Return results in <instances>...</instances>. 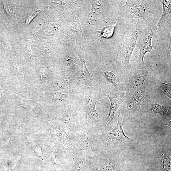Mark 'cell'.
I'll return each mask as SVG.
<instances>
[{
    "label": "cell",
    "mask_w": 171,
    "mask_h": 171,
    "mask_svg": "<svg viewBox=\"0 0 171 171\" xmlns=\"http://www.w3.org/2000/svg\"><path fill=\"white\" fill-rule=\"evenodd\" d=\"M60 141L65 148L75 151H80L77 134H74L66 128L65 125L58 128Z\"/></svg>",
    "instance_id": "6"
},
{
    "label": "cell",
    "mask_w": 171,
    "mask_h": 171,
    "mask_svg": "<svg viewBox=\"0 0 171 171\" xmlns=\"http://www.w3.org/2000/svg\"><path fill=\"white\" fill-rule=\"evenodd\" d=\"M146 96L145 92H140L138 93L129 102L127 108L129 113L135 112L139 108Z\"/></svg>",
    "instance_id": "13"
},
{
    "label": "cell",
    "mask_w": 171,
    "mask_h": 171,
    "mask_svg": "<svg viewBox=\"0 0 171 171\" xmlns=\"http://www.w3.org/2000/svg\"><path fill=\"white\" fill-rule=\"evenodd\" d=\"M162 14L157 24L158 29L164 28L165 24H168L171 29V1L162 0Z\"/></svg>",
    "instance_id": "11"
},
{
    "label": "cell",
    "mask_w": 171,
    "mask_h": 171,
    "mask_svg": "<svg viewBox=\"0 0 171 171\" xmlns=\"http://www.w3.org/2000/svg\"><path fill=\"white\" fill-rule=\"evenodd\" d=\"M161 160L163 171H171V159L170 157L164 156Z\"/></svg>",
    "instance_id": "17"
},
{
    "label": "cell",
    "mask_w": 171,
    "mask_h": 171,
    "mask_svg": "<svg viewBox=\"0 0 171 171\" xmlns=\"http://www.w3.org/2000/svg\"><path fill=\"white\" fill-rule=\"evenodd\" d=\"M119 7L118 21L126 22L132 19L143 21L149 27L157 24L162 13L161 1L122 0L117 1Z\"/></svg>",
    "instance_id": "1"
},
{
    "label": "cell",
    "mask_w": 171,
    "mask_h": 171,
    "mask_svg": "<svg viewBox=\"0 0 171 171\" xmlns=\"http://www.w3.org/2000/svg\"><path fill=\"white\" fill-rule=\"evenodd\" d=\"M35 151L36 155L40 157H42L43 152L42 149L40 146L37 147L35 150Z\"/></svg>",
    "instance_id": "22"
},
{
    "label": "cell",
    "mask_w": 171,
    "mask_h": 171,
    "mask_svg": "<svg viewBox=\"0 0 171 171\" xmlns=\"http://www.w3.org/2000/svg\"><path fill=\"white\" fill-rule=\"evenodd\" d=\"M97 130L93 124L84 127L77 134L79 144L80 151L99 154L100 151L94 143L93 139L94 132Z\"/></svg>",
    "instance_id": "5"
},
{
    "label": "cell",
    "mask_w": 171,
    "mask_h": 171,
    "mask_svg": "<svg viewBox=\"0 0 171 171\" xmlns=\"http://www.w3.org/2000/svg\"><path fill=\"white\" fill-rule=\"evenodd\" d=\"M163 109V115L170 116L171 115V107L167 102L165 101L162 104Z\"/></svg>",
    "instance_id": "19"
},
{
    "label": "cell",
    "mask_w": 171,
    "mask_h": 171,
    "mask_svg": "<svg viewBox=\"0 0 171 171\" xmlns=\"http://www.w3.org/2000/svg\"><path fill=\"white\" fill-rule=\"evenodd\" d=\"M8 169V166L7 163H5L3 165V171H7Z\"/></svg>",
    "instance_id": "23"
},
{
    "label": "cell",
    "mask_w": 171,
    "mask_h": 171,
    "mask_svg": "<svg viewBox=\"0 0 171 171\" xmlns=\"http://www.w3.org/2000/svg\"><path fill=\"white\" fill-rule=\"evenodd\" d=\"M84 97L85 112L94 124V123L101 118V116L96 110V106L97 104H102V102L101 100L95 97L90 92L85 94Z\"/></svg>",
    "instance_id": "8"
},
{
    "label": "cell",
    "mask_w": 171,
    "mask_h": 171,
    "mask_svg": "<svg viewBox=\"0 0 171 171\" xmlns=\"http://www.w3.org/2000/svg\"><path fill=\"white\" fill-rule=\"evenodd\" d=\"M147 26L144 21L139 19H132L129 21L126 37L122 43L119 50L126 65L130 64L138 38Z\"/></svg>",
    "instance_id": "3"
},
{
    "label": "cell",
    "mask_w": 171,
    "mask_h": 171,
    "mask_svg": "<svg viewBox=\"0 0 171 171\" xmlns=\"http://www.w3.org/2000/svg\"><path fill=\"white\" fill-rule=\"evenodd\" d=\"M40 12V11L39 10L34 11L31 15L28 17L25 21L26 24L27 25L29 24Z\"/></svg>",
    "instance_id": "20"
},
{
    "label": "cell",
    "mask_w": 171,
    "mask_h": 171,
    "mask_svg": "<svg viewBox=\"0 0 171 171\" xmlns=\"http://www.w3.org/2000/svg\"><path fill=\"white\" fill-rule=\"evenodd\" d=\"M117 124L113 129L107 133H99L95 131L93 139L95 145L99 151L116 149L121 146L130 143L131 139L127 136L123 131L124 125L120 111L118 114Z\"/></svg>",
    "instance_id": "2"
},
{
    "label": "cell",
    "mask_w": 171,
    "mask_h": 171,
    "mask_svg": "<svg viewBox=\"0 0 171 171\" xmlns=\"http://www.w3.org/2000/svg\"><path fill=\"white\" fill-rule=\"evenodd\" d=\"M107 1H94L89 17L91 23H101L106 22V6Z\"/></svg>",
    "instance_id": "9"
},
{
    "label": "cell",
    "mask_w": 171,
    "mask_h": 171,
    "mask_svg": "<svg viewBox=\"0 0 171 171\" xmlns=\"http://www.w3.org/2000/svg\"><path fill=\"white\" fill-rule=\"evenodd\" d=\"M117 23V22H116L114 24L110 25L104 27L100 32L101 35L93 42L102 37L109 39L112 37L113 34Z\"/></svg>",
    "instance_id": "14"
},
{
    "label": "cell",
    "mask_w": 171,
    "mask_h": 171,
    "mask_svg": "<svg viewBox=\"0 0 171 171\" xmlns=\"http://www.w3.org/2000/svg\"><path fill=\"white\" fill-rule=\"evenodd\" d=\"M6 7V10L7 13L10 15H14L15 13V9L14 6L11 5H8Z\"/></svg>",
    "instance_id": "21"
},
{
    "label": "cell",
    "mask_w": 171,
    "mask_h": 171,
    "mask_svg": "<svg viewBox=\"0 0 171 171\" xmlns=\"http://www.w3.org/2000/svg\"><path fill=\"white\" fill-rule=\"evenodd\" d=\"M108 97L110 102L108 115L104 122V128L107 129L111 127L113 124V121L116 113L119 108L121 104L125 100L122 97L115 92H110L108 94H104Z\"/></svg>",
    "instance_id": "7"
},
{
    "label": "cell",
    "mask_w": 171,
    "mask_h": 171,
    "mask_svg": "<svg viewBox=\"0 0 171 171\" xmlns=\"http://www.w3.org/2000/svg\"><path fill=\"white\" fill-rule=\"evenodd\" d=\"M81 62L80 74L76 86L84 85L89 88L94 87L95 84L93 78L89 72L86 63L84 52L81 51L78 53Z\"/></svg>",
    "instance_id": "10"
},
{
    "label": "cell",
    "mask_w": 171,
    "mask_h": 171,
    "mask_svg": "<svg viewBox=\"0 0 171 171\" xmlns=\"http://www.w3.org/2000/svg\"><path fill=\"white\" fill-rule=\"evenodd\" d=\"M164 124L165 125L169 126V127H171V120H169L168 121H165L164 123Z\"/></svg>",
    "instance_id": "24"
},
{
    "label": "cell",
    "mask_w": 171,
    "mask_h": 171,
    "mask_svg": "<svg viewBox=\"0 0 171 171\" xmlns=\"http://www.w3.org/2000/svg\"><path fill=\"white\" fill-rule=\"evenodd\" d=\"M159 91L162 93L170 99H171V83H162L159 88Z\"/></svg>",
    "instance_id": "16"
},
{
    "label": "cell",
    "mask_w": 171,
    "mask_h": 171,
    "mask_svg": "<svg viewBox=\"0 0 171 171\" xmlns=\"http://www.w3.org/2000/svg\"><path fill=\"white\" fill-rule=\"evenodd\" d=\"M157 30V26L154 27L147 26L139 36L136 46L140 50V54L135 63V65L137 67L146 70L144 59L146 53H150L154 51L152 44V40L154 37H155L160 49L156 34Z\"/></svg>",
    "instance_id": "4"
},
{
    "label": "cell",
    "mask_w": 171,
    "mask_h": 171,
    "mask_svg": "<svg viewBox=\"0 0 171 171\" xmlns=\"http://www.w3.org/2000/svg\"><path fill=\"white\" fill-rule=\"evenodd\" d=\"M152 109L153 111L157 114L163 115V109L162 105L155 103L152 106Z\"/></svg>",
    "instance_id": "18"
},
{
    "label": "cell",
    "mask_w": 171,
    "mask_h": 171,
    "mask_svg": "<svg viewBox=\"0 0 171 171\" xmlns=\"http://www.w3.org/2000/svg\"><path fill=\"white\" fill-rule=\"evenodd\" d=\"M104 77L110 84L116 86L117 84V78L116 74L112 72L107 71L102 73Z\"/></svg>",
    "instance_id": "15"
},
{
    "label": "cell",
    "mask_w": 171,
    "mask_h": 171,
    "mask_svg": "<svg viewBox=\"0 0 171 171\" xmlns=\"http://www.w3.org/2000/svg\"><path fill=\"white\" fill-rule=\"evenodd\" d=\"M133 73L131 79L132 86L136 88H142L145 85L148 72L146 70H138L135 68L133 69Z\"/></svg>",
    "instance_id": "12"
}]
</instances>
